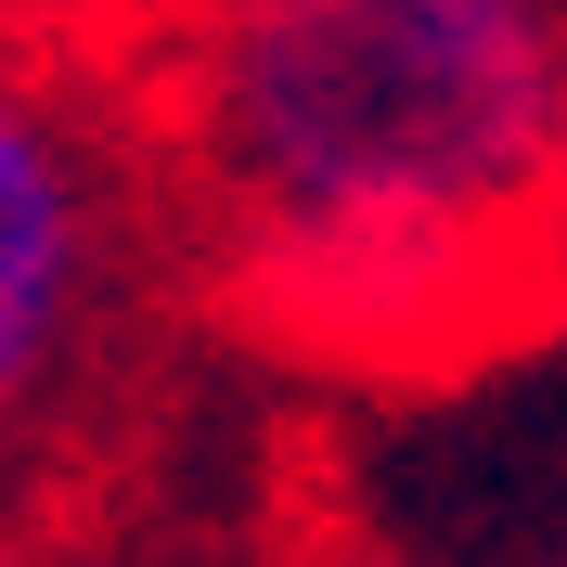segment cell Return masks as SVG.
I'll list each match as a JSON object with an SVG mask.
<instances>
[{
	"instance_id": "6da1fadb",
	"label": "cell",
	"mask_w": 567,
	"mask_h": 567,
	"mask_svg": "<svg viewBox=\"0 0 567 567\" xmlns=\"http://www.w3.org/2000/svg\"><path fill=\"white\" fill-rule=\"evenodd\" d=\"M219 297L336 374H452L567 271V0H194Z\"/></svg>"
},
{
	"instance_id": "7a4b0ae2",
	"label": "cell",
	"mask_w": 567,
	"mask_h": 567,
	"mask_svg": "<svg viewBox=\"0 0 567 567\" xmlns=\"http://www.w3.org/2000/svg\"><path fill=\"white\" fill-rule=\"evenodd\" d=\"M104 271H116V233H104L91 142L65 130V104L0 78V439L78 374Z\"/></svg>"
},
{
	"instance_id": "3957f363",
	"label": "cell",
	"mask_w": 567,
	"mask_h": 567,
	"mask_svg": "<svg viewBox=\"0 0 567 567\" xmlns=\"http://www.w3.org/2000/svg\"><path fill=\"white\" fill-rule=\"evenodd\" d=\"M542 322H567V271H555V310H542Z\"/></svg>"
}]
</instances>
